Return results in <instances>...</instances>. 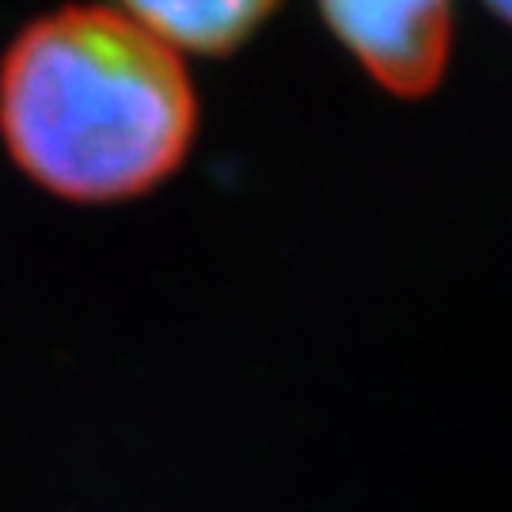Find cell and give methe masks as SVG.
<instances>
[{
  "instance_id": "1",
  "label": "cell",
  "mask_w": 512,
  "mask_h": 512,
  "mask_svg": "<svg viewBox=\"0 0 512 512\" xmlns=\"http://www.w3.org/2000/svg\"><path fill=\"white\" fill-rule=\"evenodd\" d=\"M194 126L179 50L122 8L73 4L35 19L0 65L4 145L69 202H122L164 183Z\"/></svg>"
},
{
  "instance_id": "2",
  "label": "cell",
  "mask_w": 512,
  "mask_h": 512,
  "mask_svg": "<svg viewBox=\"0 0 512 512\" xmlns=\"http://www.w3.org/2000/svg\"><path fill=\"white\" fill-rule=\"evenodd\" d=\"M334 38L384 92L421 99L452 54V0H319Z\"/></svg>"
},
{
  "instance_id": "3",
  "label": "cell",
  "mask_w": 512,
  "mask_h": 512,
  "mask_svg": "<svg viewBox=\"0 0 512 512\" xmlns=\"http://www.w3.org/2000/svg\"><path fill=\"white\" fill-rule=\"evenodd\" d=\"M118 8L171 50L228 54L270 19L277 0H118Z\"/></svg>"
},
{
  "instance_id": "4",
  "label": "cell",
  "mask_w": 512,
  "mask_h": 512,
  "mask_svg": "<svg viewBox=\"0 0 512 512\" xmlns=\"http://www.w3.org/2000/svg\"><path fill=\"white\" fill-rule=\"evenodd\" d=\"M490 12H494L497 19H505V23H512V0H482Z\"/></svg>"
}]
</instances>
